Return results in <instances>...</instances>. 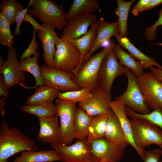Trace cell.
<instances>
[{"mask_svg":"<svg viewBox=\"0 0 162 162\" xmlns=\"http://www.w3.org/2000/svg\"><path fill=\"white\" fill-rule=\"evenodd\" d=\"M35 141L17 128H10L3 119L0 126V162H8L9 158L24 151H38Z\"/></svg>","mask_w":162,"mask_h":162,"instance_id":"cell-1","label":"cell"},{"mask_svg":"<svg viewBox=\"0 0 162 162\" xmlns=\"http://www.w3.org/2000/svg\"><path fill=\"white\" fill-rule=\"evenodd\" d=\"M27 13L55 28L60 30L64 27L68 21L66 12L62 4L51 0H30Z\"/></svg>","mask_w":162,"mask_h":162,"instance_id":"cell-2","label":"cell"},{"mask_svg":"<svg viewBox=\"0 0 162 162\" xmlns=\"http://www.w3.org/2000/svg\"><path fill=\"white\" fill-rule=\"evenodd\" d=\"M114 44L113 42L110 43L83 63L77 74L74 75V82L81 88L89 89L91 92L99 87L98 75L100 65L106 55L113 49Z\"/></svg>","mask_w":162,"mask_h":162,"instance_id":"cell-3","label":"cell"},{"mask_svg":"<svg viewBox=\"0 0 162 162\" xmlns=\"http://www.w3.org/2000/svg\"><path fill=\"white\" fill-rule=\"evenodd\" d=\"M133 139L142 151L152 144H162V130L147 121L130 118Z\"/></svg>","mask_w":162,"mask_h":162,"instance_id":"cell-4","label":"cell"},{"mask_svg":"<svg viewBox=\"0 0 162 162\" xmlns=\"http://www.w3.org/2000/svg\"><path fill=\"white\" fill-rule=\"evenodd\" d=\"M124 74L128 84L126 91L116 97L115 100L123 102L132 111L143 114L149 113L150 110L147 106L137 82V76L130 69L126 68Z\"/></svg>","mask_w":162,"mask_h":162,"instance_id":"cell-5","label":"cell"},{"mask_svg":"<svg viewBox=\"0 0 162 162\" xmlns=\"http://www.w3.org/2000/svg\"><path fill=\"white\" fill-rule=\"evenodd\" d=\"M56 49L53 67L72 73L80 63V53L78 49L61 37L58 38Z\"/></svg>","mask_w":162,"mask_h":162,"instance_id":"cell-6","label":"cell"},{"mask_svg":"<svg viewBox=\"0 0 162 162\" xmlns=\"http://www.w3.org/2000/svg\"><path fill=\"white\" fill-rule=\"evenodd\" d=\"M76 103L66 100L57 99V114L60 119V137L61 143L70 145L74 140L73 133L75 116L77 108Z\"/></svg>","mask_w":162,"mask_h":162,"instance_id":"cell-7","label":"cell"},{"mask_svg":"<svg viewBox=\"0 0 162 162\" xmlns=\"http://www.w3.org/2000/svg\"><path fill=\"white\" fill-rule=\"evenodd\" d=\"M145 103L152 110L162 108V81L152 72L137 77Z\"/></svg>","mask_w":162,"mask_h":162,"instance_id":"cell-8","label":"cell"},{"mask_svg":"<svg viewBox=\"0 0 162 162\" xmlns=\"http://www.w3.org/2000/svg\"><path fill=\"white\" fill-rule=\"evenodd\" d=\"M40 73L44 85L57 88L62 92L82 88L74 82V75L71 72L45 64L40 66Z\"/></svg>","mask_w":162,"mask_h":162,"instance_id":"cell-9","label":"cell"},{"mask_svg":"<svg viewBox=\"0 0 162 162\" xmlns=\"http://www.w3.org/2000/svg\"><path fill=\"white\" fill-rule=\"evenodd\" d=\"M90 145L92 162H119L124 154L125 148L104 137L92 141Z\"/></svg>","mask_w":162,"mask_h":162,"instance_id":"cell-10","label":"cell"},{"mask_svg":"<svg viewBox=\"0 0 162 162\" xmlns=\"http://www.w3.org/2000/svg\"><path fill=\"white\" fill-rule=\"evenodd\" d=\"M117 59V56L112 49L104 57L99 71V86L110 94L114 80L124 74L126 68L118 62Z\"/></svg>","mask_w":162,"mask_h":162,"instance_id":"cell-11","label":"cell"},{"mask_svg":"<svg viewBox=\"0 0 162 162\" xmlns=\"http://www.w3.org/2000/svg\"><path fill=\"white\" fill-rule=\"evenodd\" d=\"M62 162H88L90 160V143L87 139L78 140L74 144L51 145Z\"/></svg>","mask_w":162,"mask_h":162,"instance_id":"cell-12","label":"cell"},{"mask_svg":"<svg viewBox=\"0 0 162 162\" xmlns=\"http://www.w3.org/2000/svg\"><path fill=\"white\" fill-rule=\"evenodd\" d=\"M91 92L89 98L78 103L79 107L93 117L108 114L112 110L110 106L112 101L111 94L100 86Z\"/></svg>","mask_w":162,"mask_h":162,"instance_id":"cell-13","label":"cell"},{"mask_svg":"<svg viewBox=\"0 0 162 162\" xmlns=\"http://www.w3.org/2000/svg\"><path fill=\"white\" fill-rule=\"evenodd\" d=\"M0 74L3 76L4 81L9 88L19 84L26 88V76L21 70L17 59L16 49L8 48L7 59L0 69Z\"/></svg>","mask_w":162,"mask_h":162,"instance_id":"cell-14","label":"cell"},{"mask_svg":"<svg viewBox=\"0 0 162 162\" xmlns=\"http://www.w3.org/2000/svg\"><path fill=\"white\" fill-rule=\"evenodd\" d=\"M97 22L94 13L78 15L68 21L60 36L67 40L79 38L86 33L89 27Z\"/></svg>","mask_w":162,"mask_h":162,"instance_id":"cell-15","label":"cell"},{"mask_svg":"<svg viewBox=\"0 0 162 162\" xmlns=\"http://www.w3.org/2000/svg\"><path fill=\"white\" fill-rule=\"evenodd\" d=\"M36 32L42 43L44 61L46 65L53 67L56 44L58 38L55 28L49 24L43 23L41 28Z\"/></svg>","mask_w":162,"mask_h":162,"instance_id":"cell-16","label":"cell"},{"mask_svg":"<svg viewBox=\"0 0 162 162\" xmlns=\"http://www.w3.org/2000/svg\"><path fill=\"white\" fill-rule=\"evenodd\" d=\"M38 118L40 128L37 136V139L43 143H50L51 145L61 143L57 114L50 117Z\"/></svg>","mask_w":162,"mask_h":162,"instance_id":"cell-17","label":"cell"},{"mask_svg":"<svg viewBox=\"0 0 162 162\" xmlns=\"http://www.w3.org/2000/svg\"><path fill=\"white\" fill-rule=\"evenodd\" d=\"M97 22V35L95 41L92 49L84 58L82 64L88 60L95 52L102 46L105 42L109 40L112 36L118 34L117 21L109 22L101 18Z\"/></svg>","mask_w":162,"mask_h":162,"instance_id":"cell-18","label":"cell"},{"mask_svg":"<svg viewBox=\"0 0 162 162\" xmlns=\"http://www.w3.org/2000/svg\"><path fill=\"white\" fill-rule=\"evenodd\" d=\"M97 22L92 25L87 33L81 37L67 40L78 49L80 53V64L76 69L72 73L74 75L78 73L82 64L84 58L89 52L94 44L97 35Z\"/></svg>","mask_w":162,"mask_h":162,"instance_id":"cell-19","label":"cell"},{"mask_svg":"<svg viewBox=\"0 0 162 162\" xmlns=\"http://www.w3.org/2000/svg\"><path fill=\"white\" fill-rule=\"evenodd\" d=\"M104 137L124 148L129 144L118 118L112 110L108 115Z\"/></svg>","mask_w":162,"mask_h":162,"instance_id":"cell-20","label":"cell"},{"mask_svg":"<svg viewBox=\"0 0 162 162\" xmlns=\"http://www.w3.org/2000/svg\"><path fill=\"white\" fill-rule=\"evenodd\" d=\"M110 106L111 110L116 116L121 123L129 144L134 148L141 158L142 152L137 147L134 140L130 122L127 117L125 111L126 106L123 102L115 100L112 101Z\"/></svg>","mask_w":162,"mask_h":162,"instance_id":"cell-21","label":"cell"},{"mask_svg":"<svg viewBox=\"0 0 162 162\" xmlns=\"http://www.w3.org/2000/svg\"><path fill=\"white\" fill-rule=\"evenodd\" d=\"M13 162H54L60 159L53 149L50 150L24 151L20 152Z\"/></svg>","mask_w":162,"mask_h":162,"instance_id":"cell-22","label":"cell"},{"mask_svg":"<svg viewBox=\"0 0 162 162\" xmlns=\"http://www.w3.org/2000/svg\"><path fill=\"white\" fill-rule=\"evenodd\" d=\"M34 93L27 99L28 105L53 103V101L61 92L58 89L43 85L35 89Z\"/></svg>","mask_w":162,"mask_h":162,"instance_id":"cell-23","label":"cell"},{"mask_svg":"<svg viewBox=\"0 0 162 162\" xmlns=\"http://www.w3.org/2000/svg\"><path fill=\"white\" fill-rule=\"evenodd\" d=\"M93 116L87 114L79 107L76 112L73 133V139H86L88 130Z\"/></svg>","mask_w":162,"mask_h":162,"instance_id":"cell-24","label":"cell"},{"mask_svg":"<svg viewBox=\"0 0 162 162\" xmlns=\"http://www.w3.org/2000/svg\"><path fill=\"white\" fill-rule=\"evenodd\" d=\"M121 47L119 44H114L113 48L120 64L125 68L130 69L137 76L142 74L144 73L143 68H148V66L141 62L136 61Z\"/></svg>","mask_w":162,"mask_h":162,"instance_id":"cell-25","label":"cell"},{"mask_svg":"<svg viewBox=\"0 0 162 162\" xmlns=\"http://www.w3.org/2000/svg\"><path fill=\"white\" fill-rule=\"evenodd\" d=\"M114 36L119 44L126 49L132 56L146 65L149 68L154 66L162 69V65L153 58L146 56L140 51L126 37H121L118 34Z\"/></svg>","mask_w":162,"mask_h":162,"instance_id":"cell-26","label":"cell"},{"mask_svg":"<svg viewBox=\"0 0 162 162\" xmlns=\"http://www.w3.org/2000/svg\"><path fill=\"white\" fill-rule=\"evenodd\" d=\"M99 8L97 0H74L66 12L67 20L68 21L81 14L93 13Z\"/></svg>","mask_w":162,"mask_h":162,"instance_id":"cell-27","label":"cell"},{"mask_svg":"<svg viewBox=\"0 0 162 162\" xmlns=\"http://www.w3.org/2000/svg\"><path fill=\"white\" fill-rule=\"evenodd\" d=\"M40 56V53L37 51L32 57L20 61L19 64L20 67L23 71L28 72L34 77L36 84L33 87L27 86L26 89H36L39 86L44 85L43 79L40 73V66L38 63V60Z\"/></svg>","mask_w":162,"mask_h":162,"instance_id":"cell-28","label":"cell"},{"mask_svg":"<svg viewBox=\"0 0 162 162\" xmlns=\"http://www.w3.org/2000/svg\"><path fill=\"white\" fill-rule=\"evenodd\" d=\"M135 1H116L117 7L115 10V13L118 17V34L121 37H126L127 35L128 13L131 5Z\"/></svg>","mask_w":162,"mask_h":162,"instance_id":"cell-29","label":"cell"},{"mask_svg":"<svg viewBox=\"0 0 162 162\" xmlns=\"http://www.w3.org/2000/svg\"><path fill=\"white\" fill-rule=\"evenodd\" d=\"M108 114L93 117L89 128L87 138L89 143L94 140L104 137Z\"/></svg>","mask_w":162,"mask_h":162,"instance_id":"cell-30","label":"cell"},{"mask_svg":"<svg viewBox=\"0 0 162 162\" xmlns=\"http://www.w3.org/2000/svg\"><path fill=\"white\" fill-rule=\"evenodd\" d=\"M22 111L39 117H48L57 114L56 105L53 103L35 105H25L21 108Z\"/></svg>","mask_w":162,"mask_h":162,"instance_id":"cell-31","label":"cell"},{"mask_svg":"<svg viewBox=\"0 0 162 162\" xmlns=\"http://www.w3.org/2000/svg\"><path fill=\"white\" fill-rule=\"evenodd\" d=\"M127 116L131 118L140 119L147 121L159 127L162 130V108L152 110L149 113L143 114L133 111L125 106Z\"/></svg>","mask_w":162,"mask_h":162,"instance_id":"cell-32","label":"cell"},{"mask_svg":"<svg viewBox=\"0 0 162 162\" xmlns=\"http://www.w3.org/2000/svg\"><path fill=\"white\" fill-rule=\"evenodd\" d=\"M0 12L9 22L10 25L15 23L18 12L24 9L22 5L16 0H3L0 4Z\"/></svg>","mask_w":162,"mask_h":162,"instance_id":"cell-33","label":"cell"},{"mask_svg":"<svg viewBox=\"0 0 162 162\" xmlns=\"http://www.w3.org/2000/svg\"><path fill=\"white\" fill-rule=\"evenodd\" d=\"M10 25L8 20L0 14V44L8 48H13L15 36L11 32Z\"/></svg>","mask_w":162,"mask_h":162,"instance_id":"cell-34","label":"cell"},{"mask_svg":"<svg viewBox=\"0 0 162 162\" xmlns=\"http://www.w3.org/2000/svg\"><path fill=\"white\" fill-rule=\"evenodd\" d=\"M91 90L88 88H82L78 90L60 92L58 98L70 101L76 103L81 102L88 98L91 95Z\"/></svg>","mask_w":162,"mask_h":162,"instance_id":"cell-35","label":"cell"},{"mask_svg":"<svg viewBox=\"0 0 162 162\" xmlns=\"http://www.w3.org/2000/svg\"><path fill=\"white\" fill-rule=\"evenodd\" d=\"M161 156L162 152L160 148H156L150 150L145 149L142 150L141 158L143 162H159Z\"/></svg>","mask_w":162,"mask_h":162,"instance_id":"cell-36","label":"cell"},{"mask_svg":"<svg viewBox=\"0 0 162 162\" xmlns=\"http://www.w3.org/2000/svg\"><path fill=\"white\" fill-rule=\"evenodd\" d=\"M158 16V19L153 25L145 29V34L148 40H152L156 38L157 28L160 26H162V8L160 11Z\"/></svg>","mask_w":162,"mask_h":162,"instance_id":"cell-37","label":"cell"},{"mask_svg":"<svg viewBox=\"0 0 162 162\" xmlns=\"http://www.w3.org/2000/svg\"><path fill=\"white\" fill-rule=\"evenodd\" d=\"M37 32L33 28L32 37L31 41L27 48L21 56L20 61L30 58L37 52L38 48V42L36 41Z\"/></svg>","mask_w":162,"mask_h":162,"instance_id":"cell-38","label":"cell"},{"mask_svg":"<svg viewBox=\"0 0 162 162\" xmlns=\"http://www.w3.org/2000/svg\"><path fill=\"white\" fill-rule=\"evenodd\" d=\"M29 6L28 4L25 9L19 11L16 16L15 19L16 26L14 34L15 36L19 35L20 34V26L23 22L26 14L27 13Z\"/></svg>","mask_w":162,"mask_h":162,"instance_id":"cell-39","label":"cell"},{"mask_svg":"<svg viewBox=\"0 0 162 162\" xmlns=\"http://www.w3.org/2000/svg\"><path fill=\"white\" fill-rule=\"evenodd\" d=\"M150 0H140L134 6L132 10V14L135 16H137L139 13L143 12L145 6Z\"/></svg>","mask_w":162,"mask_h":162,"instance_id":"cell-40","label":"cell"},{"mask_svg":"<svg viewBox=\"0 0 162 162\" xmlns=\"http://www.w3.org/2000/svg\"><path fill=\"white\" fill-rule=\"evenodd\" d=\"M25 22L30 23L36 31L41 28V25L37 22L32 17V15L28 13L26 14L23 20V22Z\"/></svg>","mask_w":162,"mask_h":162,"instance_id":"cell-41","label":"cell"},{"mask_svg":"<svg viewBox=\"0 0 162 162\" xmlns=\"http://www.w3.org/2000/svg\"><path fill=\"white\" fill-rule=\"evenodd\" d=\"M9 88L5 83L3 76L0 74V96L7 98L9 93Z\"/></svg>","mask_w":162,"mask_h":162,"instance_id":"cell-42","label":"cell"},{"mask_svg":"<svg viewBox=\"0 0 162 162\" xmlns=\"http://www.w3.org/2000/svg\"><path fill=\"white\" fill-rule=\"evenodd\" d=\"M162 3V0H150L143 11L151 9Z\"/></svg>","mask_w":162,"mask_h":162,"instance_id":"cell-43","label":"cell"},{"mask_svg":"<svg viewBox=\"0 0 162 162\" xmlns=\"http://www.w3.org/2000/svg\"><path fill=\"white\" fill-rule=\"evenodd\" d=\"M149 68L151 70V72L162 81V69L157 68H155L153 67Z\"/></svg>","mask_w":162,"mask_h":162,"instance_id":"cell-44","label":"cell"},{"mask_svg":"<svg viewBox=\"0 0 162 162\" xmlns=\"http://www.w3.org/2000/svg\"><path fill=\"white\" fill-rule=\"evenodd\" d=\"M6 98L3 97L0 100V111L2 116L3 117L5 113L4 106L5 104V100Z\"/></svg>","mask_w":162,"mask_h":162,"instance_id":"cell-45","label":"cell"},{"mask_svg":"<svg viewBox=\"0 0 162 162\" xmlns=\"http://www.w3.org/2000/svg\"><path fill=\"white\" fill-rule=\"evenodd\" d=\"M5 61H4L2 56H0V69L3 66L4 63Z\"/></svg>","mask_w":162,"mask_h":162,"instance_id":"cell-46","label":"cell"},{"mask_svg":"<svg viewBox=\"0 0 162 162\" xmlns=\"http://www.w3.org/2000/svg\"><path fill=\"white\" fill-rule=\"evenodd\" d=\"M159 146L160 148L161 149L162 152V144L160 145ZM159 162H162V159Z\"/></svg>","mask_w":162,"mask_h":162,"instance_id":"cell-47","label":"cell"},{"mask_svg":"<svg viewBox=\"0 0 162 162\" xmlns=\"http://www.w3.org/2000/svg\"><path fill=\"white\" fill-rule=\"evenodd\" d=\"M88 162H92V161H91V160H90Z\"/></svg>","mask_w":162,"mask_h":162,"instance_id":"cell-48","label":"cell"}]
</instances>
